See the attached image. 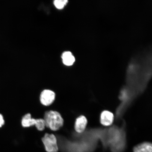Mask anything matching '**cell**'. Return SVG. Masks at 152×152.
<instances>
[{
	"mask_svg": "<svg viewBox=\"0 0 152 152\" xmlns=\"http://www.w3.org/2000/svg\"><path fill=\"white\" fill-rule=\"evenodd\" d=\"M45 126L53 131H58L64 124V120L58 112L51 110L45 112L44 118Z\"/></svg>",
	"mask_w": 152,
	"mask_h": 152,
	"instance_id": "cell-1",
	"label": "cell"
},
{
	"mask_svg": "<svg viewBox=\"0 0 152 152\" xmlns=\"http://www.w3.org/2000/svg\"><path fill=\"white\" fill-rule=\"evenodd\" d=\"M45 151L47 152H58V148L56 136L46 133L42 139Z\"/></svg>",
	"mask_w": 152,
	"mask_h": 152,
	"instance_id": "cell-2",
	"label": "cell"
},
{
	"mask_svg": "<svg viewBox=\"0 0 152 152\" xmlns=\"http://www.w3.org/2000/svg\"><path fill=\"white\" fill-rule=\"evenodd\" d=\"M56 96L54 91L49 90H44L40 95V101L43 105L50 106L54 101Z\"/></svg>",
	"mask_w": 152,
	"mask_h": 152,
	"instance_id": "cell-3",
	"label": "cell"
},
{
	"mask_svg": "<svg viewBox=\"0 0 152 152\" xmlns=\"http://www.w3.org/2000/svg\"><path fill=\"white\" fill-rule=\"evenodd\" d=\"M87 119L84 116L81 115L76 119L75 128L78 133H81L84 132L87 125Z\"/></svg>",
	"mask_w": 152,
	"mask_h": 152,
	"instance_id": "cell-4",
	"label": "cell"
},
{
	"mask_svg": "<svg viewBox=\"0 0 152 152\" xmlns=\"http://www.w3.org/2000/svg\"><path fill=\"white\" fill-rule=\"evenodd\" d=\"M100 120L101 123L104 126H110L113 121V114L109 111H104L101 115Z\"/></svg>",
	"mask_w": 152,
	"mask_h": 152,
	"instance_id": "cell-5",
	"label": "cell"
},
{
	"mask_svg": "<svg viewBox=\"0 0 152 152\" xmlns=\"http://www.w3.org/2000/svg\"><path fill=\"white\" fill-rule=\"evenodd\" d=\"M133 152H152V143L145 142L139 144L133 148Z\"/></svg>",
	"mask_w": 152,
	"mask_h": 152,
	"instance_id": "cell-6",
	"label": "cell"
},
{
	"mask_svg": "<svg viewBox=\"0 0 152 152\" xmlns=\"http://www.w3.org/2000/svg\"><path fill=\"white\" fill-rule=\"evenodd\" d=\"M37 123V119L32 118L30 113H27L24 115L21 121L22 126L24 128H27L35 125Z\"/></svg>",
	"mask_w": 152,
	"mask_h": 152,
	"instance_id": "cell-7",
	"label": "cell"
},
{
	"mask_svg": "<svg viewBox=\"0 0 152 152\" xmlns=\"http://www.w3.org/2000/svg\"><path fill=\"white\" fill-rule=\"evenodd\" d=\"M62 58L64 64L67 66L73 65L75 61V57L70 52H66L63 53Z\"/></svg>",
	"mask_w": 152,
	"mask_h": 152,
	"instance_id": "cell-8",
	"label": "cell"
},
{
	"mask_svg": "<svg viewBox=\"0 0 152 152\" xmlns=\"http://www.w3.org/2000/svg\"><path fill=\"white\" fill-rule=\"evenodd\" d=\"M38 130L42 131L45 130V122L43 119H37V123L35 125Z\"/></svg>",
	"mask_w": 152,
	"mask_h": 152,
	"instance_id": "cell-9",
	"label": "cell"
},
{
	"mask_svg": "<svg viewBox=\"0 0 152 152\" xmlns=\"http://www.w3.org/2000/svg\"><path fill=\"white\" fill-rule=\"evenodd\" d=\"M68 2L67 0H56L54 1V4L56 8L61 9L64 8Z\"/></svg>",
	"mask_w": 152,
	"mask_h": 152,
	"instance_id": "cell-10",
	"label": "cell"
},
{
	"mask_svg": "<svg viewBox=\"0 0 152 152\" xmlns=\"http://www.w3.org/2000/svg\"><path fill=\"white\" fill-rule=\"evenodd\" d=\"M4 120L3 115L0 114V128H1L4 124Z\"/></svg>",
	"mask_w": 152,
	"mask_h": 152,
	"instance_id": "cell-11",
	"label": "cell"
}]
</instances>
